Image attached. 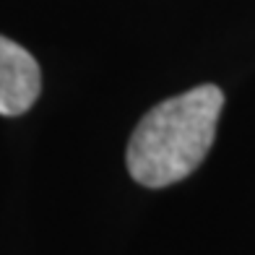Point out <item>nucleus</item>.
Listing matches in <instances>:
<instances>
[{
  "mask_svg": "<svg viewBox=\"0 0 255 255\" xmlns=\"http://www.w3.org/2000/svg\"><path fill=\"white\" fill-rule=\"evenodd\" d=\"M42 91L37 60L13 39L0 37V115H24Z\"/></svg>",
  "mask_w": 255,
  "mask_h": 255,
  "instance_id": "f03ea898",
  "label": "nucleus"
},
{
  "mask_svg": "<svg viewBox=\"0 0 255 255\" xmlns=\"http://www.w3.org/2000/svg\"><path fill=\"white\" fill-rule=\"evenodd\" d=\"M222 107V89L203 84L148 110L128 143L130 177L146 188L185 180L211 148Z\"/></svg>",
  "mask_w": 255,
  "mask_h": 255,
  "instance_id": "f257e3e1",
  "label": "nucleus"
}]
</instances>
